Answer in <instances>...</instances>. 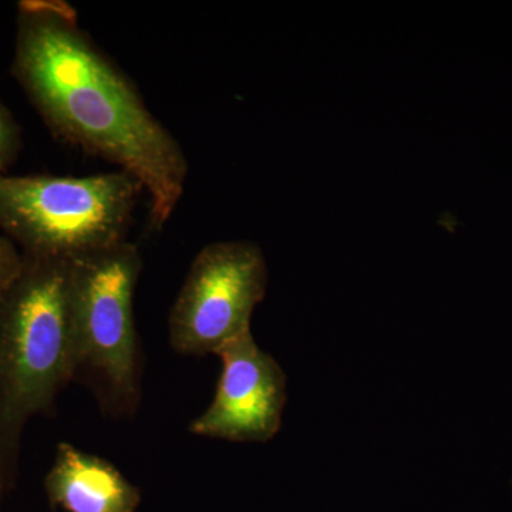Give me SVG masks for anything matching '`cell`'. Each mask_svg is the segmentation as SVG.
Segmentation results:
<instances>
[{"label":"cell","mask_w":512,"mask_h":512,"mask_svg":"<svg viewBox=\"0 0 512 512\" xmlns=\"http://www.w3.org/2000/svg\"><path fill=\"white\" fill-rule=\"evenodd\" d=\"M12 76L53 136L136 178L154 227L171 220L190 171L183 147L70 3L19 2Z\"/></svg>","instance_id":"1"},{"label":"cell","mask_w":512,"mask_h":512,"mask_svg":"<svg viewBox=\"0 0 512 512\" xmlns=\"http://www.w3.org/2000/svg\"><path fill=\"white\" fill-rule=\"evenodd\" d=\"M22 256L0 301V498L15 487L26 424L52 416L57 397L76 380L72 259Z\"/></svg>","instance_id":"2"},{"label":"cell","mask_w":512,"mask_h":512,"mask_svg":"<svg viewBox=\"0 0 512 512\" xmlns=\"http://www.w3.org/2000/svg\"><path fill=\"white\" fill-rule=\"evenodd\" d=\"M143 188L124 171L0 174V234L22 254L74 259L127 241Z\"/></svg>","instance_id":"3"},{"label":"cell","mask_w":512,"mask_h":512,"mask_svg":"<svg viewBox=\"0 0 512 512\" xmlns=\"http://www.w3.org/2000/svg\"><path fill=\"white\" fill-rule=\"evenodd\" d=\"M141 269L140 251L128 241L74 258L70 265L76 380L92 389L111 417L133 416L140 404L134 293Z\"/></svg>","instance_id":"4"},{"label":"cell","mask_w":512,"mask_h":512,"mask_svg":"<svg viewBox=\"0 0 512 512\" xmlns=\"http://www.w3.org/2000/svg\"><path fill=\"white\" fill-rule=\"evenodd\" d=\"M266 288L268 268L258 245L215 242L202 248L171 308V348L185 356L217 355L251 330L252 313Z\"/></svg>","instance_id":"5"},{"label":"cell","mask_w":512,"mask_h":512,"mask_svg":"<svg viewBox=\"0 0 512 512\" xmlns=\"http://www.w3.org/2000/svg\"><path fill=\"white\" fill-rule=\"evenodd\" d=\"M222 372L214 400L192 421L195 436L265 443L281 429L286 376L274 357L256 345L251 330L222 346Z\"/></svg>","instance_id":"6"},{"label":"cell","mask_w":512,"mask_h":512,"mask_svg":"<svg viewBox=\"0 0 512 512\" xmlns=\"http://www.w3.org/2000/svg\"><path fill=\"white\" fill-rule=\"evenodd\" d=\"M45 488L50 503L66 512H136L141 500L114 464L69 443L57 446Z\"/></svg>","instance_id":"7"},{"label":"cell","mask_w":512,"mask_h":512,"mask_svg":"<svg viewBox=\"0 0 512 512\" xmlns=\"http://www.w3.org/2000/svg\"><path fill=\"white\" fill-rule=\"evenodd\" d=\"M22 150V128L0 97V174H6Z\"/></svg>","instance_id":"8"},{"label":"cell","mask_w":512,"mask_h":512,"mask_svg":"<svg viewBox=\"0 0 512 512\" xmlns=\"http://www.w3.org/2000/svg\"><path fill=\"white\" fill-rule=\"evenodd\" d=\"M22 265V251L8 237L0 234V301L19 275Z\"/></svg>","instance_id":"9"}]
</instances>
